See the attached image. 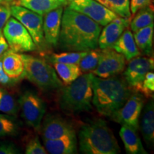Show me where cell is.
<instances>
[{
  "label": "cell",
  "mask_w": 154,
  "mask_h": 154,
  "mask_svg": "<svg viewBox=\"0 0 154 154\" xmlns=\"http://www.w3.org/2000/svg\"><path fill=\"white\" fill-rule=\"evenodd\" d=\"M101 31V25L66 7L63 9L57 47L63 51L96 49Z\"/></svg>",
  "instance_id": "obj_1"
},
{
  "label": "cell",
  "mask_w": 154,
  "mask_h": 154,
  "mask_svg": "<svg viewBox=\"0 0 154 154\" xmlns=\"http://www.w3.org/2000/svg\"><path fill=\"white\" fill-rule=\"evenodd\" d=\"M92 88V105L99 114L107 117L122 107L132 94L124 79L116 76L106 79L94 76Z\"/></svg>",
  "instance_id": "obj_2"
},
{
  "label": "cell",
  "mask_w": 154,
  "mask_h": 154,
  "mask_svg": "<svg viewBox=\"0 0 154 154\" xmlns=\"http://www.w3.org/2000/svg\"><path fill=\"white\" fill-rule=\"evenodd\" d=\"M79 151L84 154H117L121 151L112 131L103 119L83 125L78 135Z\"/></svg>",
  "instance_id": "obj_3"
},
{
  "label": "cell",
  "mask_w": 154,
  "mask_h": 154,
  "mask_svg": "<svg viewBox=\"0 0 154 154\" xmlns=\"http://www.w3.org/2000/svg\"><path fill=\"white\" fill-rule=\"evenodd\" d=\"M93 73H85L65 87L59 98V106L64 112L78 113L92 109Z\"/></svg>",
  "instance_id": "obj_4"
},
{
  "label": "cell",
  "mask_w": 154,
  "mask_h": 154,
  "mask_svg": "<svg viewBox=\"0 0 154 154\" xmlns=\"http://www.w3.org/2000/svg\"><path fill=\"white\" fill-rule=\"evenodd\" d=\"M22 55L24 66V78L45 91L63 87L54 66L42 58L30 54Z\"/></svg>",
  "instance_id": "obj_5"
},
{
  "label": "cell",
  "mask_w": 154,
  "mask_h": 154,
  "mask_svg": "<svg viewBox=\"0 0 154 154\" xmlns=\"http://www.w3.org/2000/svg\"><path fill=\"white\" fill-rule=\"evenodd\" d=\"M10 9L11 16L22 23L30 34L36 49L42 51L47 49L43 32V16L14 4L10 5Z\"/></svg>",
  "instance_id": "obj_6"
},
{
  "label": "cell",
  "mask_w": 154,
  "mask_h": 154,
  "mask_svg": "<svg viewBox=\"0 0 154 154\" xmlns=\"http://www.w3.org/2000/svg\"><path fill=\"white\" fill-rule=\"evenodd\" d=\"M3 36L9 49L16 52H29L35 51L36 47L30 34L14 17H10L2 29Z\"/></svg>",
  "instance_id": "obj_7"
},
{
  "label": "cell",
  "mask_w": 154,
  "mask_h": 154,
  "mask_svg": "<svg viewBox=\"0 0 154 154\" xmlns=\"http://www.w3.org/2000/svg\"><path fill=\"white\" fill-rule=\"evenodd\" d=\"M21 114L26 125L39 131L46 112V105L43 99L35 92L26 91L19 99Z\"/></svg>",
  "instance_id": "obj_8"
},
{
  "label": "cell",
  "mask_w": 154,
  "mask_h": 154,
  "mask_svg": "<svg viewBox=\"0 0 154 154\" xmlns=\"http://www.w3.org/2000/svg\"><path fill=\"white\" fill-rule=\"evenodd\" d=\"M154 68L153 56L133 58L124 70V79L132 91L140 93L146 75Z\"/></svg>",
  "instance_id": "obj_9"
},
{
  "label": "cell",
  "mask_w": 154,
  "mask_h": 154,
  "mask_svg": "<svg viewBox=\"0 0 154 154\" xmlns=\"http://www.w3.org/2000/svg\"><path fill=\"white\" fill-rule=\"evenodd\" d=\"M143 96L138 93H133L126 103L119 110L113 113L110 118L121 125H126L138 131L139 119L144 106Z\"/></svg>",
  "instance_id": "obj_10"
},
{
  "label": "cell",
  "mask_w": 154,
  "mask_h": 154,
  "mask_svg": "<svg viewBox=\"0 0 154 154\" xmlns=\"http://www.w3.org/2000/svg\"><path fill=\"white\" fill-rule=\"evenodd\" d=\"M67 7L86 15L101 26H106L118 17L96 0H73Z\"/></svg>",
  "instance_id": "obj_11"
},
{
  "label": "cell",
  "mask_w": 154,
  "mask_h": 154,
  "mask_svg": "<svg viewBox=\"0 0 154 154\" xmlns=\"http://www.w3.org/2000/svg\"><path fill=\"white\" fill-rule=\"evenodd\" d=\"M126 61L124 56L113 48H106L101 49L99 64L92 73L94 76L103 79L116 76L124 72Z\"/></svg>",
  "instance_id": "obj_12"
},
{
  "label": "cell",
  "mask_w": 154,
  "mask_h": 154,
  "mask_svg": "<svg viewBox=\"0 0 154 154\" xmlns=\"http://www.w3.org/2000/svg\"><path fill=\"white\" fill-rule=\"evenodd\" d=\"M42 139L54 140L76 132L74 127L66 119L59 116L49 115L46 117L40 127Z\"/></svg>",
  "instance_id": "obj_13"
},
{
  "label": "cell",
  "mask_w": 154,
  "mask_h": 154,
  "mask_svg": "<svg viewBox=\"0 0 154 154\" xmlns=\"http://www.w3.org/2000/svg\"><path fill=\"white\" fill-rule=\"evenodd\" d=\"M131 18L118 17L107 24L101 31L98 40V47L103 49L111 47L125 29L128 28Z\"/></svg>",
  "instance_id": "obj_14"
},
{
  "label": "cell",
  "mask_w": 154,
  "mask_h": 154,
  "mask_svg": "<svg viewBox=\"0 0 154 154\" xmlns=\"http://www.w3.org/2000/svg\"><path fill=\"white\" fill-rule=\"evenodd\" d=\"M63 9V7H59L43 16V32L47 46L57 47Z\"/></svg>",
  "instance_id": "obj_15"
},
{
  "label": "cell",
  "mask_w": 154,
  "mask_h": 154,
  "mask_svg": "<svg viewBox=\"0 0 154 154\" xmlns=\"http://www.w3.org/2000/svg\"><path fill=\"white\" fill-rule=\"evenodd\" d=\"M1 57L3 69L9 78L17 82L24 78V66L22 55L8 49Z\"/></svg>",
  "instance_id": "obj_16"
},
{
  "label": "cell",
  "mask_w": 154,
  "mask_h": 154,
  "mask_svg": "<svg viewBox=\"0 0 154 154\" xmlns=\"http://www.w3.org/2000/svg\"><path fill=\"white\" fill-rule=\"evenodd\" d=\"M43 142L47 153L51 154H74L78 152V140L76 132L57 139H43Z\"/></svg>",
  "instance_id": "obj_17"
},
{
  "label": "cell",
  "mask_w": 154,
  "mask_h": 154,
  "mask_svg": "<svg viewBox=\"0 0 154 154\" xmlns=\"http://www.w3.org/2000/svg\"><path fill=\"white\" fill-rule=\"evenodd\" d=\"M12 2L14 5L22 6L33 11L41 16L59 7H66L69 5L66 0H15Z\"/></svg>",
  "instance_id": "obj_18"
},
{
  "label": "cell",
  "mask_w": 154,
  "mask_h": 154,
  "mask_svg": "<svg viewBox=\"0 0 154 154\" xmlns=\"http://www.w3.org/2000/svg\"><path fill=\"white\" fill-rule=\"evenodd\" d=\"M111 48L117 52L121 54L128 61L133 58L140 55L139 50L134 41V35L128 28L124 30Z\"/></svg>",
  "instance_id": "obj_19"
},
{
  "label": "cell",
  "mask_w": 154,
  "mask_h": 154,
  "mask_svg": "<svg viewBox=\"0 0 154 154\" xmlns=\"http://www.w3.org/2000/svg\"><path fill=\"white\" fill-rule=\"evenodd\" d=\"M137 132L131 127L121 125L119 136L124 144L126 153L147 154Z\"/></svg>",
  "instance_id": "obj_20"
},
{
  "label": "cell",
  "mask_w": 154,
  "mask_h": 154,
  "mask_svg": "<svg viewBox=\"0 0 154 154\" xmlns=\"http://www.w3.org/2000/svg\"><path fill=\"white\" fill-rule=\"evenodd\" d=\"M142 111L143 114L140 125H139L140 132L148 145L153 146L154 142V102L153 99H151L148 102Z\"/></svg>",
  "instance_id": "obj_21"
},
{
  "label": "cell",
  "mask_w": 154,
  "mask_h": 154,
  "mask_svg": "<svg viewBox=\"0 0 154 154\" xmlns=\"http://www.w3.org/2000/svg\"><path fill=\"white\" fill-rule=\"evenodd\" d=\"M154 25L152 24L134 32V41L140 54L150 57L153 54ZM153 56V55H152Z\"/></svg>",
  "instance_id": "obj_22"
},
{
  "label": "cell",
  "mask_w": 154,
  "mask_h": 154,
  "mask_svg": "<svg viewBox=\"0 0 154 154\" xmlns=\"http://www.w3.org/2000/svg\"><path fill=\"white\" fill-rule=\"evenodd\" d=\"M53 66L61 82L66 86L70 84L83 74L82 70L77 64L54 63Z\"/></svg>",
  "instance_id": "obj_23"
},
{
  "label": "cell",
  "mask_w": 154,
  "mask_h": 154,
  "mask_svg": "<svg viewBox=\"0 0 154 154\" xmlns=\"http://www.w3.org/2000/svg\"><path fill=\"white\" fill-rule=\"evenodd\" d=\"M153 5H152L139 9L132 16L129 26L132 32H135L140 29L153 24Z\"/></svg>",
  "instance_id": "obj_24"
},
{
  "label": "cell",
  "mask_w": 154,
  "mask_h": 154,
  "mask_svg": "<svg viewBox=\"0 0 154 154\" xmlns=\"http://www.w3.org/2000/svg\"><path fill=\"white\" fill-rule=\"evenodd\" d=\"M118 17L131 18L130 0H96Z\"/></svg>",
  "instance_id": "obj_25"
},
{
  "label": "cell",
  "mask_w": 154,
  "mask_h": 154,
  "mask_svg": "<svg viewBox=\"0 0 154 154\" xmlns=\"http://www.w3.org/2000/svg\"><path fill=\"white\" fill-rule=\"evenodd\" d=\"M19 129L18 122L12 116L0 113V138L17 136Z\"/></svg>",
  "instance_id": "obj_26"
},
{
  "label": "cell",
  "mask_w": 154,
  "mask_h": 154,
  "mask_svg": "<svg viewBox=\"0 0 154 154\" xmlns=\"http://www.w3.org/2000/svg\"><path fill=\"white\" fill-rule=\"evenodd\" d=\"M88 51H63L61 53L51 54L48 59L50 62L62 63H72L79 64L83 57L87 54Z\"/></svg>",
  "instance_id": "obj_27"
},
{
  "label": "cell",
  "mask_w": 154,
  "mask_h": 154,
  "mask_svg": "<svg viewBox=\"0 0 154 154\" xmlns=\"http://www.w3.org/2000/svg\"><path fill=\"white\" fill-rule=\"evenodd\" d=\"M101 56V49L99 48L88 51L87 54L82 58L78 64L83 74L93 72L99 64Z\"/></svg>",
  "instance_id": "obj_28"
},
{
  "label": "cell",
  "mask_w": 154,
  "mask_h": 154,
  "mask_svg": "<svg viewBox=\"0 0 154 154\" xmlns=\"http://www.w3.org/2000/svg\"><path fill=\"white\" fill-rule=\"evenodd\" d=\"M18 109V104L14 96L7 89L0 87V112L17 116Z\"/></svg>",
  "instance_id": "obj_29"
},
{
  "label": "cell",
  "mask_w": 154,
  "mask_h": 154,
  "mask_svg": "<svg viewBox=\"0 0 154 154\" xmlns=\"http://www.w3.org/2000/svg\"><path fill=\"white\" fill-rule=\"evenodd\" d=\"M154 93V73L151 71L146 74L145 79L142 84L140 94L147 99H153Z\"/></svg>",
  "instance_id": "obj_30"
},
{
  "label": "cell",
  "mask_w": 154,
  "mask_h": 154,
  "mask_svg": "<svg viewBox=\"0 0 154 154\" xmlns=\"http://www.w3.org/2000/svg\"><path fill=\"white\" fill-rule=\"evenodd\" d=\"M26 154H47V150L42 145L41 141L38 139V136L31 138L26 143V149H25Z\"/></svg>",
  "instance_id": "obj_31"
},
{
  "label": "cell",
  "mask_w": 154,
  "mask_h": 154,
  "mask_svg": "<svg viewBox=\"0 0 154 154\" xmlns=\"http://www.w3.org/2000/svg\"><path fill=\"white\" fill-rule=\"evenodd\" d=\"M11 16L9 3H0V33H2L4 26Z\"/></svg>",
  "instance_id": "obj_32"
},
{
  "label": "cell",
  "mask_w": 154,
  "mask_h": 154,
  "mask_svg": "<svg viewBox=\"0 0 154 154\" xmlns=\"http://www.w3.org/2000/svg\"><path fill=\"white\" fill-rule=\"evenodd\" d=\"M153 5L151 0H130V10L131 17L136 14L139 9Z\"/></svg>",
  "instance_id": "obj_33"
},
{
  "label": "cell",
  "mask_w": 154,
  "mask_h": 154,
  "mask_svg": "<svg viewBox=\"0 0 154 154\" xmlns=\"http://www.w3.org/2000/svg\"><path fill=\"white\" fill-rule=\"evenodd\" d=\"M21 152L14 143L0 142V154H18Z\"/></svg>",
  "instance_id": "obj_34"
},
{
  "label": "cell",
  "mask_w": 154,
  "mask_h": 154,
  "mask_svg": "<svg viewBox=\"0 0 154 154\" xmlns=\"http://www.w3.org/2000/svg\"><path fill=\"white\" fill-rule=\"evenodd\" d=\"M2 56V55H1ZM0 56V86H11L17 84V81L11 79L5 74L2 67V57Z\"/></svg>",
  "instance_id": "obj_35"
},
{
  "label": "cell",
  "mask_w": 154,
  "mask_h": 154,
  "mask_svg": "<svg viewBox=\"0 0 154 154\" xmlns=\"http://www.w3.org/2000/svg\"><path fill=\"white\" fill-rule=\"evenodd\" d=\"M9 49L8 44L6 41L2 33H0V56L4 54Z\"/></svg>",
  "instance_id": "obj_36"
},
{
  "label": "cell",
  "mask_w": 154,
  "mask_h": 154,
  "mask_svg": "<svg viewBox=\"0 0 154 154\" xmlns=\"http://www.w3.org/2000/svg\"><path fill=\"white\" fill-rule=\"evenodd\" d=\"M11 0H0V3H11Z\"/></svg>",
  "instance_id": "obj_37"
},
{
  "label": "cell",
  "mask_w": 154,
  "mask_h": 154,
  "mask_svg": "<svg viewBox=\"0 0 154 154\" xmlns=\"http://www.w3.org/2000/svg\"><path fill=\"white\" fill-rule=\"evenodd\" d=\"M66 1H67V2H68L69 3V2H72V1H73V0H66Z\"/></svg>",
  "instance_id": "obj_38"
},
{
  "label": "cell",
  "mask_w": 154,
  "mask_h": 154,
  "mask_svg": "<svg viewBox=\"0 0 154 154\" xmlns=\"http://www.w3.org/2000/svg\"><path fill=\"white\" fill-rule=\"evenodd\" d=\"M11 2H14V1H15V0H11Z\"/></svg>",
  "instance_id": "obj_39"
},
{
  "label": "cell",
  "mask_w": 154,
  "mask_h": 154,
  "mask_svg": "<svg viewBox=\"0 0 154 154\" xmlns=\"http://www.w3.org/2000/svg\"><path fill=\"white\" fill-rule=\"evenodd\" d=\"M151 2H153V0H151Z\"/></svg>",
  "instance_id": "obj_40"
}]
</instances>
